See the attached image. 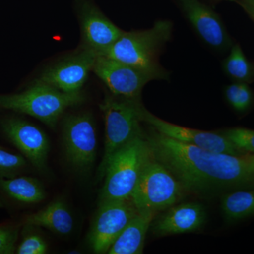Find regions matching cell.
<instances>
[{
    "instance_id": "obj_1",
    "label": "cell",
    "mask_w": 254,
    "mask_h": 254,
    "mask_svg": "<svg viewBox=\"0 0 254 254\" xmlns=\"http://www.w3.org/2000/svg\"><path fill=\"white\" fill-rule=\"evenodd\" d=\"M145 136L153 157L185 190L205 195L254 185V173L244 155L215 153L187 144L154 128Z\"/></svg>"
},
{
    "instance_id": "obj_2",
    "label": "cell",
    "mask_w": 254,
    "mask_h": 254,
    "mask_svg": "<svg viewBox=\"0 0 254 254\" xmlns=\"http://www.w3.org/2000/svg\"><path fill=\"white\" fill-rule=\"evenodd\" d=\"M173 23L167 20L156 21L144 31L125 32L103 54L153 75L157 80H168V73L158 62L159 54L170 41Z\"/></svg>"
},
{
    "instance_id": "obj_3",
    "label": "cell",
    "mask_w": 254,
    "mask_h": 254,
    "mask_svg": "<svg viewBox=\"0 0 254 254\" xmlns=\"http://www.w3.org/2000/svg\"><path fill=\"white\" fill-rule=\"evenodd\" d=\"M150 156L151 150L143 132L119 150L105 171L99 203L131 198Z\"/></svg>"
},
{
    "instance_id": "obj_4",
    "label": "cell",
    "mask_w": 254,
    "mask_h": 254,
    "mask_svg": "<svg viewBox=\"0 0 254 254\" xmlns=\"http://www.w3.org/2000/svg\"><path fill=\"white\" fill-rule=\"evenodd\" d=\"M81 92L66 93L36 80L26 91L14 94H0V109L26 114L54 127L69 107L83 102Z\"/></svg>"
},
{
    "instance_id": "obj_5",
    "label": "cell",
    "mask_w": 254,
    "mask_h": 254,
    "mask_svg": "<svg viewBox=\"0 0 254 254\" xmlns=\"http://www.w3.org/2000/svg\"><path fill=\"white\" fill-rule=\"evenodd\" d=\"M141 100H128L108 95L100 104L105 125V151L98 168L100 178L112 159L143 130L141 127Z\"/></svg>"
},
{
    "instance_id": "obj_6",
    "label": "cell",
    "mask_w": 254,
    "mask_h": 254,
    "mask_svg": "<svg viewBox=\"0 0 254 254\" xmlns=\"http://www.w3.org/2000/svg\"><path fill=\"white\" fill-rule=\"evenodd\" d=\"M184 191L181 184L151 153L131 199L138 211L156 214L176 204Z\"/></svg>"
},
{
    "instance_id": "obj_7",
    "label": "cell",
    "mask_w": 254,
    "mask_h": 254,
    "mask_svg": "<svg viewBox=\"0 0 254 254\" xmlns=\"http://www.w3.org/2000/svg\"><path fill=\"white\" fill-rule=\"evenodd\" d=\"M138 213L131 198L99 203L88 241L95 254L108 253L119 235Z\"/></svg>"
},
{
    "instance_id": "obj_8",
    "label": "cell",
    "mask_w": 254,
    "mask_h": 254,
    "mask_svg": "<svg viewBox=\"0 0 254 254\" xmlns=\"http://www.w3.org/2000/svg\"><path fill=\"white\" fill-rule=\"evenodd\" d=\"M93 71L112 95L125 99L141 100L143 87L148 82L157 80L149 73L104 55L97 56Z\"/></svg>"
},
{
    "instance_id": "obj_9",
    "label": "cell",
    "mask_w": 254,
    "mask_h": 254,
    "mask_svg": "<svg viewBox=\"0 0 254 254\" xmlns=\"http://www.w3.org/2000/svg\"><path fill=\"white\" fill-rule=\"evenodd\" d=\"M63 138L71 165L81 171L89 170L95 163L97 150L96 131L91 115L81 113L66 118Z\"/></svg>"
},
{
    "instance_id": "obj_10",
    "label": "cell",
    "mask_w": 254,
    "mask_h": 254,
    "mask_svg": "<svg viewBox=\"0 0 254 254\" xmlns=\"http://www.w3.org/2000/svg\"><path fill=\"white\" fill-rule=\"evenodd\" d=\"M140 117L141 122L148 123L157 131L176 141L195 145L215 153L242 155L231 142L219 131H200L174 125L155 116L142 105L140 107Z\"/></svg>"
},
{
    "instance_id": "obj_11",
    "label": "cell",
    "mask_w": 254,
    "mask_h": 254,
    "mask_svg": "<svg viewBox=\"0 0 254 254\" xmlns=\"http://www.w3.org/2000/svg\"><path fill=\"white\" fill-rule=\"evenodd\" d=\"M97 56L91 50L81 48L74 54L46 69L38 81L64 93L81 92L88 73L93 71Z\"/></svg>"
},
{
    "instance_id": "obj_12",
    "label": "cell",
    "mask_w": 254,
    "mask_h": 254,
    "mask_svg": "<svg viewBox=\"0 0 254 254\" xmlns=\"http://www.w3.org/2000/svg\"><path fill=\"white\" fill-rule=\"evenodd\" d=\"M81 23L83 46L100 55L121 36L123 31L115 26L91 0H76Z\"/></svg>"
},
{
    "instance_id": "obj_13",
    "label": "cell",
    "mask_w": 254,
    "mask_h": 254,
    "mask_svg": "<svg viewBox=\"0 0 254 254\" xmlns=\"http://www.w3.org/2000/svg\"><path fill=\"white\" fill-rule=\"evenodd\" d=\"M6 138L38 170L46 168L50 141L46 133L36 125L21 119L6 118L1 121Z\"/></svg>"
},
{
    "instance_id": "obj_14",
    "label": "cell",
    "mask_w": 254,
    "mask_h": 254,
    "mask_svg": "<svg viewBox=\"0 0 254 254\" xmlns=\"http://www.w3.org/2000/svg\"><path fill=\"white\" fill-rule=\"evenodd\" d=\"M177 1L195 31L208 46L217 50L231 48V38L215 11L199 0Z\"/></svg>"
},
{
    "instance_id": "obj_15",
    "label": "cell",
    "mask_w": 254,
    "mask_h": 254,
    "mask_svg": "<svg viewBox=\"0 0 254 254\" xmlns=\"http://www.w3.org/2000/svg\"><path fill=\"white\" fill-rule=\"evenodd\" d=\"M206 213L198 203H185L173 205L152 222V232L158 237L179 235L199 230L204 225Z\"/></svg>"
},
{
    "instance_id": "obj_16",
    "label": "cell",
    "mask_w": 254,
    "mask_h": 254,
    "mask_svg": "<svg viewBox=\"0 0 254 254\" xmlns=\"http://www.w3.org/2000/svg\"><path fill=\"white\" fill-rule=\"evenodd\" d=\"M155 213L140 212L132 218L108 250L109 254H141Z\"/></svg>"
},
{
    "instance_id": "obj_17",
    "label": "cell",
    "mask_w": 254,
    "mask_h": 254,
    "mask_svg": "<svg viewBox=\"0 0 254 254\" xmlns=\"http://www.w3.org/2000/svg\"><path fill=\"white\" fill-rule=\"evenodd\" d=\"M26 227H41L59 235H67L73 230V218L62 200H55L23 220Z\"/></svg>"
},
{
    "instance_id": "obj_18",
    "label": "cell",
    "mask_w": 254,
    "mask_h": 254,
    "mask_svg": "<svg viewBox=\"0 0 254 254\" xmlns=\"http://www.w3.org/2000/svg\"><path fill=\"white\" fill-rule=\"evenodd\" d=\"M0 190L11 199L23 204H36L46 198L41 182L30 177H14L0 180Z\"/></svg>"
},
{
    "instance_id": "obj_19",
    "label": "cell",
    "mask_w": 254,
    "mask_h": 254,
    "mask_svg": "<svg viewBox=\"0 0 254 254\" xmlns=\"http://www.w3.org/2000/svg\"><path fill=\"white\" fill-rule=\"evenodd\" d=\"M221 209L225 220L234 223L254 215V185L229 190L222 195Z\"/></svg>"
},
{
    "instance_id": "obj_20",
    "label": "cell",
    "mask_w": 254,
    "mask_h": 254,
    "mask_svg": "<svg viewBox=\"0 0 254 254\" xmlns=\"http://www.w3.org/2000/svg\"><path fill=\"white\" fill-rule=\"evenodd\" d=\"M222 68L234 82L247 84L254 82V63L246 57L238 43L231 47L230 54L222 63Z\"/></svg>"
},
{
    "instance_id": "obj_21",
    "label": "cell",
    "mask_w": 254,
    "mask_h": 254,
    "mask_svg": "<svg viewBox=\"0 0 254 254\" xmlns=\"http://www.w3.org/2000/svg\"><path fill=\"white\" fill-rule=\"evenodd\" d=\"M225 94L229 104L239 113L247 111L253 103V91L247 83L234 82L226 87Z\"/></svg>"
},
{
    "instance_id": "obj_22",
    "label": "cell",
    "mask_w": 254,
    "mask_h": 254,
    "mask_svg": "<svg viewBox=\"0 0 254 254\" xmlns=\"http://www.w3.org/2000/svg\"><path fill=\"white\" fill-rule=\"evenodd\" d=\"M219 132L231 142L241 154H254V130L235 127Z\"/></svg>"
},
{
    "instance_id": "obj_23",
    "label": "cell",
    "mask_w": 254,
    "mask_h": 254,
    "mask_svg": "<svg viewBox=\"0 0 254 254\" xmlns=\"http://www.w3.org/2000/svg\"><path fill=\"white\" fill-rule=\"evenodd\" d=\"M26 166L24 157L9 153L0 148V180L18 176Z\"/></svg>"
},
{
    "instance_id": "obj_24",
    "label": "cell",
    "mask_w": 254,
    "mask_h": 254,
    "mask_svg": "<svg viewBox=\"0 0 254 254\" xmlns=\"http://www.w3.org/2000/svg\"><path fill=\"white\" fill-rule=\"evenodd\" d=\"M21 225H0V254H12L16 251V242Z\"/></svg>"
},
{
    "instance_id": "obj_25",
    "label": "cell",
    "mask_w": 254,
    "mask_h": 254,
    "mask_svg": "<svg viewBox=\"0 0 254 254\" xmlns=\"http://www.w3.org/2000/svg\"><path fill=\"white\" fill-rule=\"evenodd\" d=\"M48 251V245L43 237L36 234H28L23 237L16 248L18 254H45Z\"/></svg>"
},
{
    "instance_id": "obj_26",
    "label": "cell",
    "mask_w": 254,
    "mask_h": 254,
    "mask_svg": "<svg viewBox=\"0 0 254 254\" xmlns=\"http://www.w3.org/2000/svg\"><path fill=\"white\" fill-rule=\"evenodd\" d=\"M240 5L242 9H249L254 11V0H230Z\"/></svg>"
},
{
    "instance_id": "obj_27",
    "label": "cell",
    "mask_w": 254,
    "mask_h": 254,
    "mask_svg": "<svg viewBox=\"0 0 254 254\" xmlns=\"http://www.w3.org/2000/svg\"><path fill=\"white\" fill-rule=\"evenodd\" d=\"M245 155V158L247 159L249 165H250V169L252 172L254 173V154H247Z\"/></svg>"
},
{
    "instance_id": "obj_28",
    "label": "cell",
    "mask_w": 254,
    "mask_h": 254,
    "mask_svg": "<svg viewBox=\"0 0 254 254\" xmlns=\"http://www.w3.org/2000/svg\"><path fill=\"white\" fill-rule=\"evenodd\" d=\"M243 9L245 10V12L247 13V14H248V16H250L251 19H252V21H253L254 22V11H252V10L249 9Z\"/></svg>"
},
{
    "instance_id": "obj_29",
    "label": "cell",
    "mask_w": 254,
    "mask_h": 254,
    "mask_svg": "<svg viewBox=\"0 0 254 254\" xmlns=\"http://www.w3.org/2000/svg\"><path fill=\"white\" fill-rule=\"evenodd\" d=\"M213 1H221V0H213Z\"/></svg>"
},
{
    "instance_id": "obj_30",
    "label": "cell",
    "mask_w": 254,
    "mask_h": 254,
    "mask_svg": "<svg viewBox=\"0 0 254 254\" xmlns=\"http://www.w3.org/2000/svg\"><path fill=\"white\" fill-rule=\"evenodd\" d=\"M0 148H2V147H1V145H0Z\"/></svg>"
}]
</instances>
